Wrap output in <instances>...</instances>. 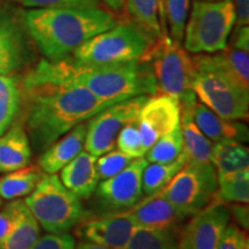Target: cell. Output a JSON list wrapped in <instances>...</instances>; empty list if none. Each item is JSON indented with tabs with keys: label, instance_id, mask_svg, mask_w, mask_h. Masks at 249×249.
I'll return each mask as SVG.
<instances>
[{
	"label": "cell",
	"instance_id": "1",
	"mask_svg": "<svg viewBox=\"0 0 249 249\" xmlns=\"http://www.w3.org/2000/svg\"><path fill=\"white\" fill-rule=\"evenodd\" d=\"M21 124L36 152H43L76 124L114 104L85 87L59 81L21 82Z\"/></svg>",
	"mask_w": 249,
	"mask_h": 249
},
{
	"label": "cell",
	"instance_id": "2",
	"mask_svg": "<svg viewBox=\"0 0 249 249\" xmlns=\"http://www.w3.org/2000/svg\"><path fill=\"white\" fill-rule=\"evenodd\" d=\"M150 61L89 66L67 57L59 61L42 59L24 75L22 82L59 81L85 87L97 97L118 103L136 96L157 95L158 88Z\"/></svg>",
	"mask_w": 249,
	"mask_h": 249
},
{
	"label": "cell",
	"instance_id": "3",
	"mask_svg": "<svg viewBox=\"0 0 249 249\" xmlns=\"http://www.w3.org/2000/svg\"><path fill=\"white\" fill-rule=\"evenodd\" d=\"M114 15L101 8H35L23 13V26L46 60L70 57L87 40L111 29Z\"/></svg>",
	"mask_w": 249,
	"mask_h": 249
},
{
	"label": "cell",
	"instance_id": "4",
	"mask_svg": "<svg viewBox=\"0 0 249 249\" xmlns=\"http://www.w3.org/2000/svg\"><path fill=\"white\" fill-rule=\"evenodd\" d=\"M24 203L48 233H67L87 216L80 198L68 191L57 173L43 174Z\"/></svg>",
	"mask_w": 249,
	"mask_h": 249
},
{
	"label": "cell",
	"instance_id": "5",
	"mask_svg": "<svg viewBox=\"0 0 249 249\" xmlns=\"http://www.w3.org/2000/svg\"><path fill=\"white\" fill-rule=\"evenodd\" d=\"M154 43L130 24H117L103 31L74 50L71 59L89 66L119 65L126 62L147 61Z\"/></svg>",
	"mask_w": 249,
	"mask_h": 249
},
{
	"label": "cell",
	"instance_id": "6",
	"mask_svg": "<svg viewBox=\"0 0 249 249\" xmlns=\"http://www.w3.org/2000/svg\"><path fill=\"white\" fill-rule=\"evenodd\" d=\"M234 24L233 0H195L183 33L185 49L192 53L222 51Z\"/></svg>",
	"mask_w": 249,
	"mask_h": 249
},
{
	"label": "cell",
	"instance_id": "7",
	"mask_svg": "<svg viewBox=\"0 0 249 249\" xmlns=\"http://www.w3.org/2000/svg\"><path fill=\"white\" fill-rule=\"evenodd\" d=\"M147 61H151L158 92L182 99L191 95L196 76L194 59L181 43L167 35H161L151 45Z\"/></svg>",
	"mask_w": 249,
	"mask_h": 249
},
{
	"label": "cell",
	"instance_id": "8",
	"mask_svg": "<svg viewBox=\"0 0 249 249\" xmlns=\"http://www.w3.org/2000/svg\"><path fill=\"white\" fill-rule=\"evenodd\" d=\"M217 171L213 163L187 161L161 191L169 200L193 214L216 197Z\"/></svg>",
	"mask_w": 249,
	"mask_h": 249
},
{
	"label": "cell",
	"instance_id": "9",
	"mask_svg": "<svg viewBox=\"0 0 249 249\" xmlns=\"http://www.w3.org/2000/svg\"><path fill=\"white\" fill-rule=\"evenodd\" d=\"M193 91L200 103L219 117L229 120H248L249 92L238 88L217 71L196 67Z\"/></svg>",
	"mask_w": 249,
	"mask_h": 249
},
{
	"label": "cell",
	"instance_id": "10",
	"mask_svg": "<svg viewBox=\"0 0 249 249\" xmlns=\"http://www.w3.org/2000/svg\"><path fill=\"white\" fill-rule=\"evenodd\" d=\"M148 98L143 95L114 103L90 118L86 124V151L99 157L113 150L120 130L127 124L138 120L140 111Z\"/></svg>",
	"mask_w": 249,
	"mask_h": 249
},
{
	"label": "cell",
	"instance_id": "11",
	"mask_svg": "<svg viewBox=\"0 0 249 249\" xmlns=\"http://www.w3.org/2000/svg\"><path fill=\"white\" fill-rule=\"evenodd\" d=\"M194 59L196 67L209 68L226 77L230 82L249 92V28H235L231 42L222 51L213 54L198 53Z\"/></svg>",
	"mask_w": 249,
	"mask_h": 249
},
{
	"label": "cell",
	"instance_id": "12",
	"mask_svg": "<svg viewBox=\"0 0 249 249\" xmlns=\"http://www.w3.org/2000/svg\"><path fill=\"white\" fill-rule=\"evenodd\" d=\"M147 164L144 157L135 158L117 176L98 183L95 189L96 198L103 210L108 214L120 213L142 200V172Z\"/></svg>",
	"mask_w": 249,
	"mask_h": 249
},
{
	"label": "cell",
	"instance_id": "13",
	"mask_svg": "<svg viewBox=\"0 0 249 249\" xmlns=\"http://www.w3.org/2000/svg\"><path fill=\"white\" fill-rule=\"evenodd\" d=\"M229 205L216 195L207 207L189 218L179 236V249H217L230 224Z\"/></svg>",
	"mask_w": 249,
	"mask_h": 249
},
{
	"label": "cell",
	"instance_id": "14",
	"mask_svg": "<svg viewBox=\"0 0 249 249\" xmlns=\"http://www.w3.org/2000/svg\"><path fill=\"white\" fill-rule=\"evenodd\" d=\"M138 227L132 217L124 213L105 214L76 225L75 235L81 241L111 249H126Z\"/></svg>",
	"mask_w": 249,
	"mask_h": 249
},
{
	"label": "cell",
	"instance_id": "15",
	"mask_svg": "<svg viewBox=\"0 0 249 249\" xmlns=\"http://www.w3.org/2000/svg\"><path fill=\"white\" fill-rule=\"evenodd\" d=\"M180 124L178 99L167 95H154L140 111L138 124L144 148L149 150L161 136L172 132Z\"/></svg>",
	"mask_w": 249,
	"mask_h": 249
},
{
	"label": "cell",
	"instance_id": "16",
	"mask_svg": "<svg viewBox=\"0 0 249 249\" xmlns=\"http://www.w3.org/2000/svg\"><path fill=\"white\" fill-rule=\"evenodd\" d=\"M132 217L138 226L165 230L177 233L187 219L194 214L177 207L165 196L163 191L145 196L129 210L120 213Z\"/></svg>",
	"mask_w": 249,
	"mask_h": 249
},
{
	"label": "cell",
	"instance_id": "17",
	"mask_svg": "<svg viewBox=\"0 0 249 249\" xmlns=\"http://www.w3.org/2000/svg\"><path fill=\"white\" fill-rule=\"evenodd\" d=\"M28 60L29 48L23 28L11 14L0 11V75L12 76Z\"/></svg>",
	"mask_w": 249,
	"mask_h": 249
},
{
	"label": "cell",
	"instance_id": "18",
	"mask_svg": "<svg viewBox=\"0 0 249 249\" xmlns=\"http://www.w3.org/2000/svg\"><path fill=\"white\" fill-rule=\"evenodd\" d=\"M96 160V156L88 151H81L60 170L61 182L80 200L89 198L98 185L99 177Z\"/></svg>",
	"mask_w": 249,
	"mask_h": 249
},
{
	"label": "cell",
	"instance_id": "19",
	"mask_svg": "<svg viewBox=\"0 0 249 249\" xmlns=\"http://www.w3.org/2000/svg\"><path fill=\"white\" fill-rule=\"evenodd\" d=\"M86 133V124L81 123L52 143L39 156V169L49 174L59 172L65 165H67L83 150Z\"/></svg>",
	"mask_w": 249,
	"mask_h": 249
},
{
	"label": "cell",
	"instance_id": "20",
	"mask_svg": "<svg viewBox=\"0 0 249 249\" xmlns=\"http://www.w3.org/2000/svg\"><path fill=\"white\" fill-rule=\"evenodd\" d=\"M193 118L196 126L210 141H248V127L247 124L239 120H229L219 117L200 102H196Z\"/></svg>",
	"mask_w": 249,
	"mask_h": 249
},
{
	"label": "cell",
	"instance_id": "21",
	"mask_svg": "<svg viewBox=\"0 0 249 249\" xmlns=\"http://www.w3.org/2000/svg\"><path fill=\"white\" fill-rule=\"evenodd\" d=\"M29 138L21 124L13 123L0 135V173H8L30 164Z\"/></svg>",
	"mask_w": 249,
	"mask_h": 249
},
{
	"label": "cell",
	"instance_id": "22",
	"mask_svg": "<svg viewBox=\"0 0 249 249\" xmlns=\"http://www.w3.org/2000/svg\"><path fill=\"white\" fill-rule=\"evenodd\" d=\"M44 174L38 165L22 167L0 177V197L1 200H17L28 196L35 189Z\"/></svg>",
	"mask_w": 249,
	"mask_h": 249
},
{
	"label": "cell",
	"instance_id": "23",
	"mask_svg": "<svg viewBox=\"0 0 249 249\" xmlns=\"http://www.w3.org/2000/svg\"><path fill=\"white\" fill-rule=\"evenodd\" d=\"M211 163L217 174H229L248 169L249 151L240 142L219 141L213 147Z\"/></svg>",
	"mask_w": 249,
	"mask_h": 249
},
{
	"label": "cell",
	"instance_id": "24",
	"mask_svg": "<svg viewBox=\"0 0 249 249\" xmlns=\"http://www.w3.org/2000/svg\"><path fill=\"white\" fill-rule=\"evenodd\" d=\"M39 226L35 216L24 203L15 226L7 238L0 244V249H33L40 238Z\"/></svg>",
	"mask_w": 249,
	"mask_h": 249
},
{
	"label": "cell",
	"instance_id": "25",
	"mask_svg": "<svg viewBox=\"0 0 249 249\" xmlns=\"http://www.w3.org/2000/svg\"><path fill=\"white\" fill-rule=\"evenodd\" d=\"M126 2L135 27L150 42L160 39L163 34L158 20L157 0H126Z\"/></svg>",
	"mask_w": 249,
	"mask_h": 249
},
{
	"label": "cell",
	"instance_id": "26",
	"mask_svg": "<svg viewBox=\"0 0 249 249\" xmlns=\"http://www.w3.org/2000/svg\"><path fill=\"white\" fill-rule=\"evenodd\" d=\"M21 101V83L13 76L0 75V135L17 119Z\"/></svg>",
	"mask_w": 249,
	"mask_h": 249
},
{
	"label": "cell",
	"instance_id": "27",
	"mask_svg": "<svg viewBox=\"0 0 249 249\" xmlns=\"http://www.w3.org/2000/svg\"><path fill=\"white\" fill-rule=\"evenodd\" d=\"M186 163L187 158L183 154L171 163H148L142 172L143 194L150 196L161 191Z\"/></svg>",
	"mask_w": 249,
	"mask_h": 249
},
{
	"label": "cell",
	"instance_id": "28",
	"mask_svg": "<svg viewBox=\"0 0 249 249\" xmlns=\"http://www.w3.org/2000/svg\"><path fill=\"white\" fill-rule=\"evenodd\" d=\"M217 195L225 203H248L249 201V170L234 173L217 174Z\"/></svg>",
	"mask_w": 249,
	"mask_h": 249
},
{
	"label": "cell",
	"instance_id": "29",
	"mask_svg": "<svg viewBox=\"0 0 249 249\" xmlns=\"http://www.w3.org/2000/svg\"><path fill=\"white\" fill-rule=\"evenodd\" d=\"M126 249H179L177 233L138 226Z\"/></svg>",
	"mask_w": 249,
	"mask_h": 249
},
{
	"label": "cell",
	"instance_id": "30",
	"mask_svg": "<svg viewBox=\"0 0 249 249\" xmlns=\"http://www.w3.org/2000/svg\"><path fill=\"white\" fill-rule=\"evenodd\" d=\"M183 143L180 124L172 132L161 136L147 151L148 163H171L182 154Z\"/></svg>",
	"mask_w": 249,
	"mask_h": 249
},
{
	"label": "cell",
	"instance_id": "31",
	"mask_svg": "<svg viewBox=\"0 0 249 249\" xmlns=\"http://www.w3.org/2000/svg\"><path fill=\"white\" fill-rule=\"evenodd\" d=\"M165 17L170 24V37L181 43L189 11V0H165Z\"/></svg>",
	"mask_w": 249,
	"mask_h": 249
},
{
	"label": "cell",
	"instance_id": "32",
	"mask_svg": "<svg viewBox=\"0 0 249 249\" xmlns=\"http://www.w3.org/2000/svg\"><path fill=\"white\" fill-rule=\"evenodd\" d=\"M117 147L120 151L128 155L134 160L144 157V155L147 154V149L143 145L138 120L127 124L120 130L117 138Z\"/></svg>",
	"mask_w": 249,
	"mask_h": 249
},
{
	"label": "cell",
	"instance_id": "33",
	"mask_svg": "<svg viewBox=\"0 0 249 249\" xmlns=\"http://www.w3.org/2000/svg\"><path fill=\"white\" fill-rule=\"evenodd\" d=\"M134 158L129 157L128 155L124 154L123 151L111 150L99 156L96 160V167H97L98 177L101 180H107L112 177L117 176L121 171L126 169L132 163Z\"/></svg>",
	"mask_w": 249,
	"mask_h": 249
},
{
	"label": "cell",
	"instance_id": "34",
	"mask_svg": "<svg viewBox=\"0 0 249 249\" xmlns=\"http://www.w3.org/2000/svg\"><path fill=\"white\" fill-rule=\"evenodd\" d=\"M30 8H101V0H18Z\"/></svg>",
	"mask_w": 249,
	"mask_h": 249
},
{
	"label": "cell",
	"instance_id": "35",
	"mask_svg": "<svg viewBox=\"0 0 249 249\" xmlns=\"http://www.w3.org/2000/svg\"><path fill=\"white\" fill-rule=\"evenodd\" d=\"M24 201L21 198L9 201L7 204L0 205V244L7 238L17 223Z\"/></svg>",
	"mask_w": 249,
	"mask_h": 249
},
{
	"label": "cell",
	"instance_id": "36",
	"mask_svg": "<svg viewBox=\"0 0 249 249\" xmlns=\"http://www.w3.org/2000/svg\"><path fill=\"white\" fill-rule=\"evenodd\" d=\"M217 249H248V238L245 230L229 224L224 230Z\"/></svg>",
	"mask_w": 249,
	"mask_h": 249
},
{
	"label": "cell",
	"instance_id": "37",
	"mask_svg": "<svg viewBox=\"0 0 249 249\" xmlns=\"http://www.w3.org/2000/svg\"><path fill=\"white\" fill-rule=\"evenodd\" d=\"M76 242L68 233H49L38 239L33 249H75Z\"/></svg>",
	"mask_w": 249,
	"mask_h": 249
},
{
	"label": "cell",
	"instance_id": "38",
	"mask_svg": "<svg viewBox=\"0 0 249 249\" xmlns=\"http://www.w3.org/2000/svg\"><path fill=\"white\" fill-rule=\"evenodd\" d=\"M230 214L234 217L235 222L247 231L249 227V208L248 203H232L229 207Z\"/></svg>",
	"mask_w": 249,
	"mask_h": 249
},
{
	"label": "cell",
	"instance_id": "39",
	"mask_svg": "<svg viewBox=\"0 0 249 249\" xmlns=\"http://www.w3.org/2000/svg\"><path fill=\"white\" fill-rule=\"evenodd\" d=\"M235 11V28L248 26L249 0H233Z\"/></svg>",
	"mask_w": 249,
	"mask_h": 249
},
{
	"label": "cell",
	"instance_id": "40",
	"mask_svg": "<svg viewBox=\"0 0 249 249\" xmlns=\"http://www.w3.org/2000/svg\"><path fill=\"white\" fill-rule=\"evenodd\" d=\"M165 0H157L158 4V18L160 20V29H161V34L163 35H167V30H166V17H165Z\"/></svg>",
	"mask_w": 249,
	"mask_h": 249
},
{
	"label": "cell",
	"instance_id": "41",
	"mask_svg": "<svg viewBox=\"0 0 249 249\" xmlns=\"http://www.w3.org/2000/svg\"><path fill=\"white\" fill-rule=\"evenodd\" d=\"M101 1L104 2V5H107L113 12H121L126 4V0H101Z\"/></svg>",
	"mask_w": 249,
	"mask_h": 249
},
{
	"label": "cell",
	"instance_id": "42",
	"mask_svg": "<svg viewBox=\"0 0 249 249\" xmlns=\"http://www.w3.org/2000/svg\"><path fill=\"white\" fill-rule=\"evenodd\" d=\"M75 249H111V248H107V247H102V246H97L90 244V242H86V241H81L76 245Z\"/></svg>",
	"mask_w": 249,
	"mask_h": 249
},
{
	"label": "cell",
	"instance_id": "43",
	"mask_svg": "<svg viewBox=\"0 0 249 249\" xmlns=\"http://www.w3.org/2000/svg\"><path fill=\"white\" fill-rule=\"evenodd\" d=\"M2 204V200H1V197H0V205Z\"/></svg>",
	"mask_w": 249,
	"mask_h": 249
},
{
	"label": "cell",
	"instance_id": "44",
	"mask_svg": "<svg viewBox=\"0 0 249 249\" xmlns=\"http://www.w3.org/2000/svg\"><path fill=\"white\" fill-rule=\"evenodd\" d=\"M209 1H214V0H209Z\"/></svg>",
	"mask_w": 249,
	"mask_h": 249
},
{
	"label": "cell",
	"instance_id": "45",
	"mask_svg": "<svg viewBox=\"0 0 249 249\" xmlns=\"http://www.w3.org/2000/svg\"><path fill=\"white\" fill-rule=\"evenodd\" d=\"M15 1H18V0H15Z\"/></svg>",
	"mask_w": 249,
	"mask_h": 249
}]
</instances>
